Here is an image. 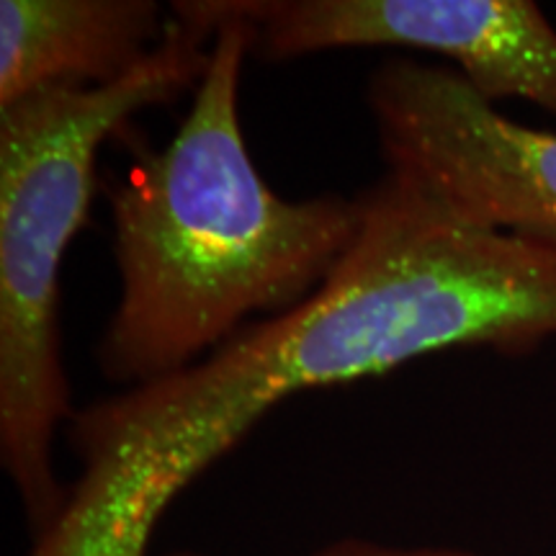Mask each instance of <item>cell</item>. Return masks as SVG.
I'll return each mask as SVG.
<instances>
[{"mask_svg":"<svg viewBox=\"0 0 556 556\" xmlns=\"http://www.w3.org/2000/svg\"><path fill=\"white\" fill-rule=\"evenodd\" d=\"M358 197V238L309 299L186 371L75 409L65 435L80 475L26 556H150L173 500L304 389L556 338V242L471 225L397 170Z\"/></svg>","mask_w":556,"mask_h":556,"instance_id":"cell-1","label":"cell"},{"mask_svg":"<svg viewBox=\"0 0 556 556\" xmlns=\"http://www.w3.org/2000/svg\"><path fill=\"white\" fill-rule=\"evenodd\" d=\"M315 556H477L469 552H454V548H397L368 544V541H340Z\"/></svg>","mask_w":556,"mask_h":556,"instance_id":"cell-7","label":"cell"},{"mask_svg":"<svg viewBox=\"0 0 556 556\" xmlns=\"http://www.w3.org/2000/svg\"><path fill=\"white\" fill-rule=\"evenodd\" d=\"M387 170L471 225L556 242V135L507 119L454 67L389 58L368 83Z\"/></svg>","mask_w":556,"mask_h":556,"instance_id":"cell-4","label":"cell"},{"mask_svg":"<svg viewBox=\"0 0 556 556\" xmlns=\"http://www.w3.org/2000/svg\"><path fill=\"white\" fill-rule=\"evenodd\" d=\"M170 13L155 0H3L0 109L52 88H106L163 45Z\"/></svg>","mask_w":556,"mask_h":556,"instance_id":"cell-6","label":"cell"},{"mask_svg":"<svg viewBox=\"0 0 556 556\" xmlns=\"http://www.w3.org/2000/svg\"><path fill=\"white\" fill-rule=\"evenodd\" d=\"M197 3L217 31L189 114L109 193L122 294L96 358L124 389L197 366L253 315L294 309L328 281L364 222L361 197L283 199L263 180L240 122L255 34L227 0Z\"/></svg>","mask_w":556,"mask_h":556,"instance_id":"cell-2","label":"cell"},{"mask_svg":"<svg viewBox=\"0 0 556 556\" xmlns=\"http://www.w3.org/2000/svg\"><path fill=\"white\" fill-rule=\"evenodd\" d=\"M266 60L400 47L443 54L486 103L556 116V29L531 0H227Z\"/></svg>","mask_w":556,"mask_h":556,"instance_id":"cell-5","label":"cell"},{"mask_svg":"<svg viewBox=\"0 0 556 556\" xmlns=\"http://www.w3.org/2000/svg\"><path fill=\"white\" fill-rule=\"evenodd\" d=\"M214 31L197 0H178L163 45L129 78L0 109V462L31 539L67 503L52 456L75 415L60 353V268L86 225L99 150L139 111L193 93Z\"/></svg>","mask_w":556,"mask_h":556,"instance_id":"cell-3","label":"cell"},{"mask_svg":"<svg viewBox=\"0 0 556 556\" xmlns=\"http://www.w3.org/2000/svg\"><path fill=\"white\" fill-rule=\"evenodd\" d=\"M173 556H197V554H173Z\"/></svg>","mask_w":556,"mask_h":556,"instance_id":"cell-8","label":"cell"}]
</instances>
